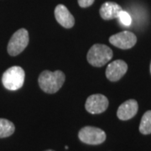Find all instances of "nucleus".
Masks as SVG:
<instances>
[{
  "label": "nucleus",
  "mask_w": 151,
  "mask_h": 151,
  "mask_svg": "<svg viewBox=\"0 0 151 151\" xmlns=\"http://www.w3.org/2000/svg\"><path fill=\"white\" fill-rule=\"evenodd\" d=\"M65 74L61 70H44L39 76V86L46 93H55L59 91L65 81Z\"/></svg>",
  "instance_id": "1"
},
{
  "label": "nucleus",
  "mask_w": 151,
  "mask_h": 151,
  "mask_svg": "<svg viewBox=\"0 0 151 151\" xmlns=\"http://www.w3.org/2000/svg\"><path fill=\"white\" fill-rule=\"evenodd\" d=\"M113 57V50L103 44L93 45L86 55L89 64L96 67H101L107 64Z\"/></svg>",
  "instance_id": "2"
},
{
  "label": "nucleus",
  "mask_w": 151,
  "mask_h": 151,
  "mask_svg": "<svg viewBox=\"0 0 151 151\" xmlns=\"http://www.w3.org/2000/svg\"><path fill=\"white\" fill-rule=\"evenodd\" d=\"M25 73L20 66H12L4 71L2 76V82L6 89L16 91L21 88L24 82Z\"/></svg>",
  "instance_id": "3"
},
{
  "label": "nucleus",
  "mask_w": 151,
  "mask_h": 151,
  "mask_svg": "<svg viewBox=\"0 0 151 151\" xmlns=\"http://www.w3.org/2000/svg\"><path fill=\"white\" fill-rule=\"evenodd\" d=\"M29 33L25 29H19L14 33L8 44V53L15 56L20 54L29 44Z\"/></svg>",
  "instance_id": "4"
},
{
  "label": "nucleus",
  "mask_w": 151,
  "mask_h": 151,
  "mask_svg": "<svg viewBox=\"0 0 151 151\" xmlns=\"http://www.w3.org/2000/svg\"><path fill=\"white\" fill-rule=\"evenodd\" d=\"M78 137L80 140L86 145H97L103 144L106 140V134L101 129H98L96 127L86 126L82 128L79 133Z\"/></svg>",
  "instance_id": "5"
},
{
  "label": "nucleus",
  "mask_w": 151,
  "mask_h": 151,
  "mask_svg": "<svg viewBox=\"0 0 151 151\" xmlns=\"http://www.w3.org/2000/svg\"><path fill=\"white\" fill-rule=\"evenodd\" d=\"M109 42L119 49L128 50L134 46L137 42V37L133 32L123 31L112 35L109 38Z\"/></svg>",
  "instance_id": "6"
},
{
  "label": "nucleus",
  "mask_w": 151,
  "mask_h": 151,
  "mask_svg": "<svg viewBox=\"0 0 151 151\" xmlns=\"http://www.w3.org/2000/svg\"><path fill=\"white\" fill-rule=\"evenodd\" d=\"M108 100L102 94H94L86 99L85 108L88 113L92 114H98L105 112L108 108Z\"/></svg>",
  "instance_id": "7"
},
{
  "label": "nucleus",
  "mask_w": 151,
  "mask_h": 151,
  "mask_svg": "<svg viewBox=\"0 0 151 151\" xmlns=\"http://www.w3.org/2000/svg\"><path fill=\"white\" fill-rule=\"evenodd\" d=\"M127 70V63L122 60H117L108 64L106 70V76L109 81H117L125 75Z\"/></svg>",
  "instance_id": "8"
},
{
  "label": "nucleus",
  "mask_w": 151,
  "mask_h": 151,
  "mask_svg": "<svg viewBox=\"0 0 151 151\" xmlns=\"http://www.w3.org/2000/svg\"><path fill=\"white\" fill-rule=\"evenodd\" d=\"M55 17L57 22L61 26L70 29L74 26L75 19L68 10V9L63 4H59L55 9Z\"/></svg>",
  "instance_id": "9"
},
{
  "label": "nucleus",
  "mask_w": 151,
  "mask_h": 151,
  "mask_svg": "<svg viewBox=\"0 0 151 151\" xmlns=\"http://www.w3.org/2000/svg\"><path fill=\"white\" fill-rule=\"evenodd\" d=\"M139 104L134 99H129L119 106L117 111V116L120 120H129L134 118L138 113Z\"/></svg>",
  "instance_id": "10"
},
{
  "label": "nucleus",
  "mask_w": 151,
  "mask_h": 151,
  "mask_svg": "<svg viewBox=\"0 0 151 151\" xmlns=\"http://www.w3.org/2000/svg\"><path fill=\"white\" fill-rule=\"evenodd\" d=\"M123 10L122 7L114 2H106L100 8V15L105 20H111L119 16V13Z\"/></svg>",
  "instance_id": "11"
},
{
  "label": "nucleus",
  "mask_w": 151,
  "mask_h": 151,
  "mask_svg": "<svg viewBox=\"0 0 151 151\" xmlns=\"http://www.w3.org/2000/svg\"><path fill=\"white\" fill-rule=\"evenodd\" d=\"M14 124L5 119H0V138H6L14 133Z\"/></svg>",
  "instance_id": "12"
},
{
  "label": "nucleus",
  "mask_w": 151,
  "mask_h": 151,
  "mask_svg": "<svg viewBox=\"0 0 151 151\" xmlns=\"http://www.w3.org/2000/svg\"><path fill=\"white\" fill-rule=\"evenodd\" d=\"M139 132L145 135L151 134V110L147 111L143 115L139 124Z\"/></svg>",
  "instance_id": "13"
},
{
  "label": "nucleus",
  "mask_w": 151,
  "mask_h": 151,
  "mask_svg": "<svg viewBox=\"0 0 151 151\" xmlns=\"http://www.w3.org/2000/svg\"><path fill=\"white\" fill-rule=\"evenodd\" d=\"M118 18L119 19V21L121 22L125 26H129L132 24V18L130 16V14L126 12V11L122 10L119 13Z\"/></svg>",
  "instance_id": "14"
},
{
  "label": "nucleus",
  "mask_w": 151,
  "mask_h": 151,
  "mask_svg": "<svg viewBox=\"0 0 151 151\" xmlns=\"http://www.w3.org/2000/svg\"><path fill=\"white\" fill-rule=\"evenodd\" d=\"M77 1H78V4L80 7L87 8V7L92 5L95 0H77Z\"/></svg>",
  "instance_id": "15"
},
{
  "label": "nucleus",
  "mask_w": 151,
  "mask_h": 151,
  "mask_svg": "<svg viewBox=\"0 0 151 151\" xmlns=\"http://www.w3.org/2000/svg\"><path fill=\"white\" fill-rule=\"evenodd\" d=\"M45 151H54V150H45Z\"/></svg>",
  "instance_id": "16"
},
{
  "label": "nucleus",
  "mask_w": 151,
  "mask_h": 151,
  "mask_svg": "<svg viewBox=\"0 0 151 151\" xmlns=\"http://www.w3.org/2000/svg\"><path fill=\"white\" fill-rule=\"evenodd\" d=\"M150 73H151V63H150Z\"/></svg>",
  "instance_id": "17"
}]
</instances>
